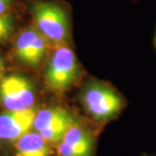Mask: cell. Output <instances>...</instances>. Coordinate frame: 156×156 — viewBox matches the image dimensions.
I'll list each match as a JSON object with an SVG mask.
<instances>
[{
  "mask_svg": "<svg viewBox=\"0 0 156 156\" xmlns=\"http://www.w3.org/2000/svg\"><path fill=\"white\" fill-rule=\"evenodd\" d=\"M30 12L37 30L57 47L68 43L70 33V14L63 3L55 0H32Z\"/></svg>",
  "mask_w": 156,
  "mask_h": 156,
  "instance_id": "obj_1",
  "label": "cell"
},
{
  "mask_svg": "<svg viewBox=\"0 0 156 156\" xmlns=\"http://www.w3.org/2000/svg\"><path fill=\"white\" fill-rule=\"evenodd\" d=\"M84 108L97 121H107L116 115L123 107L122 96L111 87L100 82L88 83L82 92Z\"/></svg>",
  "mask_w": 156,
  "mask_h": 156,
  "instance_id": "obj_2",
  "label": "cell"
},
{
  "mask_svg": "<svg viewBox=\"0 0 156 156\" xmlns=\"http://www.w3.org/2000/svg\"><path fill=\"white\" fill-rule=\"evenodd\" d=\"M80 73L77 60L66 45L56 47L45 71L46 83L53 90L69 89L77 80Z\"/></svg>",
  "mask_w": 156,
  "mask_h": 156,
  "instance_id": "obj_3",
  "label": "cell"
},
{
  "mask_svg": "<svg viewBox=\"0 0 156 156\" xmlns=\"http://www.w3.org/2000/svg\"><path fill=\"white\" fill-rule=\"evenodd\" d=\"M77 124L71 113L61 108H50L37 112L33 128L50 144H59L69 128Z\"/></svg>",
  "mask_w": 156,
  "mask_h": 156,
  "instance_id": "obj_4",
  "label": "cell"
},
{
  "mask_svg": "<svg viewBox=\"0 0 156 156\" xmlns=\"http://www.w3.org/2000/svg\"><path fill=\"white\" fill-rule=\"evenodd\" d=\"M0 101L8 110H26L35 101L33 84L27 78L12 75L0 82Z\"/></svg>",
  "mask_w": 156,
  "mask_h": 156,
  "instance_id": "obj_5",
  "label": "cell"
},
{
  "mask_svg": "<svg viewBox=\"0 0 156 156\" xmlns=\"http://www.w3.org/2000/svg\"><path fill=\"white\" fill-rule=\"evenodd\" d=\"M35 108L26 110H8L0 115V139L17 141L33 128Z\"/></svg>",
  "mask_w": 156,
  "mask_h": 156,
  "instance_id": "obj_6",
  "label": "cell"
},
{
  "mask_svg": "<svg viewBox=\"0 0 156 156\" xmlns=\"http://www.w3.org/2000/svg\"><path fill=\"white\" fill-rule=\"evenodd\" d=\"M94 140L89 131L76 124L57 145L58 156H92Z\"/></svg>",
  "mask_w": 156,
  "mask_h": 156,
  "instance_id": "obj_7",
  "label": "cell"
},
{
  "mask_svg": "<svg viewBox=\"0 0 156 156\" xmlns=\"http://www.w3.org/2000/svg\"><path fill=\"white\" fill-rule=\"evenodd\" d=\"M50 143L36 132H29L16 141L15 156H51Z\"/></svg>",
  "mask_w": 156,
  "mask_h": 156,
  "instance_id": "obj_8",
  "label": "cell"
},
{
  "mask_svg": "<svg viewBox=\"0 0 156 156\" xmlns=\"http://www.w3.org/2000/svg\"><path fill=\"white\" fill-rule=\"evenodd\" d=\"M48 44V40L38 32L32 42V44L30 48L28 56L24 63L28 64L30 67H37L44 58L49 46Z\"/></svg>",
  "mask_w": 156,
  "mask_h": 156,
  "instance_id": "obj_9",
  "label": "cell"
},
{
  "mask_svg": "<svg viewBox=\"0 0 156 156\" xmlns=\"http://www.w3.org/2000/svg\"><path fill=\"white\" fill-rule=\"evenodd\" d=\"M37 33L38 31L36 28H27L18 36L15 44V53L20 61L25 62L30 48Z\"/></svg>",
  "mask_w": 156,
  "mask_h": 156,
  "instance_id": "obj_10",
  "label": "cell"
},
{
  "mask_svg": "<svg viewBox=\"0 0 156 156\" xmlns=\"http://www.w3.org/2000/svg\"><path fill=\"white\" fill-rule=\"evenodd\" d=\"M14 17L11 13L0 16V41H5L10 37L14 30Z\"/></svg>",
  "mask_w": 156,
  "mask_h": 156,
  "instance_id": "obj_11",
  "label": "cell"
},
{
  "mask_svg": "<svg viewBox=\"0 0 156 156\" xmlns=\"http://www.w3.org/2000/svg\"><path fill=\"white\" fill-rule=\"evenodd\" d=\"M15 0H0V16L9 14Z\"/></svg>",
  "mask_w": 156,
  "mask_h": 156,
  "instance_id": "obj_12",
  "label": "cell"
},
{
  "mask_svg": "<svg viewBox=\"0 0 156 156\" xmlns=\"http://www.w3.org/2000/svg\"><path fill=\"white\" fill-rule=\"evenodd\" d=\"M3 62L1 60V58H0V76H1V75H2V72H3Z\"/></svg>",
  "mask_w": 156,
  "mask_h": 156,
  "instance_id": "obj_13",
  "label": "cell"
},
{
  "mask_svg": "<svg viewBox=\"0 0 156 156\" xmlns=\"http://www.w3.org/2000/svg\"><path fill=\"white\" fill-rule=\"evenodd\" d=\"M154 46H155V49H156V33H155V38H154Z\"/></svg>",
  "mask_w": 156,
  "mask_h": 156,
  "instance_id": "obj_14",
  "label": "cell"
}]
</instances>
